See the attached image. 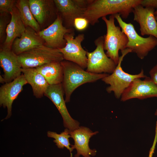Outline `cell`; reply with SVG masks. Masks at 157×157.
Segmentation results:
<instances>
[{"label": "cell", "instance_id": "cell-1", "mask_svg": "<svg viewBox=\"0 0 157 157\" xmlns=\"http://www.w3.org/2000/svg\"><path fill=\"white\" fill-rule=\"evenodd\" d=\"M141 0H90L83 15L89 24L94 25L99 19L110 15L118 14L127 18L133 8Z\"/></svg>", "mask_w": 157, "mask_h": 157}, {"label": "cell", "instance_id": "cell-2", "mask_svg": "<svg viewBox=\"0 0 157 157\" xmlns=\"http://www.w3.org/2000/svg\"><path fill=\"white\" fill-rule=\"evenodd\" d=\"M61 63L63 71L62 84L65 96V101L67 103L70 101L72 94L80 86L95 82L109 75L89 72L77 64L69 61L64 60Z\"/></svg>", "mask_w": 157, "mask_h": 157}, {"label": "cell", "instance_id": "cell-3", "mask_svg": "<svg viewBox=\"0 0 157 157\" xmlns=\"http://www.w3.org/2000/svg\"><path fill=\"white\" fill-rule=\"evenodd\" d=\"M122 31L126 35L128 40L126 48L130 49L141 59L157 46V38L152 35L144 38L140 35L133 25L123 21L120 14L113 15Z\"/></svg>", "mask_w": 157, "mask_h": 157}, {"label": "cell", "instance_id": "cell-4", "mask_svg": "<svg viewBox=\"0 0 157 157\" xmlns=\"http://www.w3.org/2000/svg\"><path fill=\"white\" fill-rule=\"evenodd\" d=\"M101 19L106 24L107 30L106 34L103 36L104 49L106 51V53L108 57L117 65L119 57V51L126 48L128 38L120 27L115 25L113 15H110L108 19L106 17Z\"/></svg>", "mask_w": 157, "mask_h": 157}, {"label": "cell", "instance_id": "cell-5", "mask_svg": "<svg viewBox=\"0 0 157 157\" xmlns=\"http://www.w3.org/2000/svg\"><path fill=\"white\" fill-rule=\"evenodd\" d=\"M121 52L122 55L119 57L118 63L113 72L101 79L102 81L109 85L106 88L107 92L109 93L113 92L117 99L121 97L124 91L135 79L147 77L142 69L139 73L135 75L124 72L121 67L122 62L124 57L132 51L130 49L126 48Z\"/></svg>", "mask_w": 157, "mask_h": 157}, {"label": "cell", "instance_id": "cell-6", "mask_svg": "<svg viewBox=\"0 0 157 157\" xmlns=\"http://www.w3.org/2000/svg\"><path fill=\"white\" fill-rule=\"evenodd\" d=\"M22 68H36L44 64L64 60L63 55L58 49L43 44L18 55Z\"/></svg>", "mask_w": 157, "mask_h": 157}, {"label": "cell", "instance_id": "cell-7", "mask_svg": "<svg viewBox=\"0 0 157 157\" xmlns=\"http://www.w3.org/2000/svg\"><path fill=\"white\" fill-rule=\"evenodd\" d=\"M94 43L96 47L95 49L91 52L87 51L86 71L96 74L112 73L117 65L104 52V36L98 37Z\"/></svg>", "mask_w": 157, "mask_h": 157}, {"label": "cell", "instance_id": "cell-8", "mask_svg": "<svg viewBox=\"0 0 157 157\" xmlns=\"http://www.w3.org/2000/svg\"><path fill=\"white\" fill-rule=\"evenodd\" d=\"M74 35V31L66 34L64 36L66 41V45L59 49L64 60L75 63L84 69L87 67V51L81 46L85 39L84 35L79 34L75 38Z\"/></svg>", "mask_w": 157, "mask_h": 157}, {"label": "cell", "instance_id": "cell-9", "mask_svg": "<svg viewBox=\"0 0 157 157\" xmlns=\"http://www.w3.org/2000/svg\"><path fill=\"white\" fill-rule=\"evenodd\" d=\"M90 0H54L58 14L66 28H74L75 19L83 17Z\"/></svg>", "mask_w": 157, "mask_h": 157}, {"label": "cell", "instance_id": "cell-10", "mask_svg": "<svg viewBox=\"0 0 157 157\" xmlns=\"http://www.w3.org/2000/svg\"><path fill=\"white\" fill-rule=\"evenodd\" d=\"M74 31V28L68 29L64 26L60 16L58 14L55 20L48 27L40 31L38 33L45 42L46 46L59 49L64 47L66 45L65 35Z\"/></svg>", "mask_w": 157, "mask_h": 157}, {"label": "cell", "instance_id": "cell-11", "mask_svg": "<svg viewBox=\"0 0 157 157\" xmlns=\"http://www.w3.org/2000/svg\"><path fill=\"white\" fill-rule=\"evenodd\" d=\"M64 94L62 83L49 85L44 94V95L53 103L60 114L64 126L72 131L79 127V123L72 118L68 112L64 98Z\"/></svg>", "mask_w": 157, "mask_h": 157}, {"label": "cell", "instance_id": "cell-12", "mask_svg": "<svg viewBox=\"0 0 157 157\" xmlns=\"http://www.w3.org/2000/svg\"><path fill=\"white\" fill-rule=\"evenodd\" d=\"M157 97V85L150 77H146L144 80L135 79L124 91L121 101H124L134 98L143 99Z\"/></svg>", "mask_w": 157, "mask_h": 157}, {"label": "cell", "instance_id": "cell-13", "mask_svg": "<svg viewBox=\"0 0 157 157\" xmlns=\"http://www.w3.org/2000/svg\"><path fill=\"white\" fill-rule=\"evenodd\" d=\"M27 83L22 73L13 81L5 83L0 87V105L4 108H6L7 110V114L5 119L11 117L13 103L23 90L24 86Z\"/></svg>", "mask_w": 157, "mask_h": 157}, {"label": "cell", "instance_id": "cell-14", "mask_svg": "<svg viewBox=\"0 0 157 157\" xmlns=\"http://www.w3.org/2000/svg\"><path fill=\"white\" fill-rule=\"evenodd\" d=\"M152 7H144L140 4L133 9L134 21L139 24L141 35H152L157 38V22Z\"/></svg>", "mask_w": 157, "mask_h": 157}, {"label": "cell", "instance_id": "cell-15", "mask_svg": "<svg viewBox=\"0 0 157 157\" xmlns=\"http://www.w3.org/2000/svg\"><path fill=\"white\" fill-rule=\"evenodd\" d=\"M98 133L97 131L93 132L89 128L84 126H79L72 131H69L71 137L74 141V144L71 145V147L77 151L75 157H79L81 155L84 157H91L96 154L95 149H91L89 146L90 138Z\"/></svg>", "mask_w": 157, "mask_h": 157}, {"label": "cell", "instance_id": "cell-16", "mask_svg": "<svg viewBox=\"0 0 157 157\" xmlns=\"http://www.w3.org/2000/svg\"><path fill=\"white\" fill-rule=\"evenodd\" d=\"M0 65L5 83L10 82L22 74V66L18 56L12 50L1 49L0 51Z\"/></svg>", "mask_w": 157, "mask_h": 157}, {"label": "cell", "instance_id": "cell-17", "mask_svg": "<svg viewBox=\"0 0 157 157\" xmlns=\"http://www.w3.org/2000/svg\"><path fill=\"white\" fill-rule=\"evenodd\" d=\"M44 41L38 33L29 27H27L19 38L14 41L12 50L17 56L20 54L44 44Z\"/></svg>", "mask_w": 157, "mask_h": 157}, {"label": "cell", "instance_id": "cell-18", "mask_svg": "<svg viewBox=\"0 0 157 157\" xmlns=\"http://www.w3.org/2000/svg\"><path fill=\"white\" fill-rule=\"evenodd\" d=\"M10 13L11 18L7 25L6 38L1 49H3L12 50L14 41L21 37L26 28L21 19L18 10L15 6Z\"/></svg>", "mask_w": 157, "mask_h": 157}, {"label": "cell", "instance_id": "cell-19", "mask_svg": "<svg viewBox=\"0 0 157 157\" xmlns=\"http://www.w3.org/2000/svg\"><path fill=\"white\" fill-rule=\"evenodd\" d=\"M22 72L31 86L34 96L37 98L42 97L49 85L44 76L35 68H22Z\"/></svg>", "mask_w": 157, "mask_h": 157}, {"label": "cell", "instance_id": "cell-20", "mask_svg": "<svg viewBox=\"0 0 157 157\" xmlns=\"http://www.w3.org/2000/svg\"><path fill=\"white\" fill-rule=\"evenodd\" d=\"M29 2L31 11L39 24H43L50 15H58L53 0H29Z\"/></svg>", "mask_w": 157, "mask_h": 157}, {"label": "cell", "instance_id": "cell-21", "mask_svg": "<svg viewBox=\"0 0 157 157\" xmlns=\"http://www.w3.org/2000/svg\"><path fill=\"white\" fill-rule=\"evenodd\" d=\"M35 68L44 76L49 85L62 83L63 71L61 62L47 63Z\"/></svg>", "mask_w": 157, "mask_h": 157}, {"label": "cell", "instance_id": "cell-22", "mask_svg": "<svg viewBox=\"0 0 157 157\" xmlns=\"http://www.w3.org/2000/svg\"><path fill=\"white\" fill-rule=\"evenodd\" d=\"M15 6L18 10L21 19L26 27L31 28L37 33L40 31L39 24L31 11L29 0L17 1Z\"/></svg>", "mask_w": 157, "mask_h": 157}, {"label": "cell", "instance_id": "cell-23", "mask_svg": "<svg viewBox=\"0 0 157 157\" xmlns=\"http://www.w3.org/2000/svg\"><path fill=\"white\" fill-rule=\"evenodd\" d=\"M68 129H65L64 131L60 134H58L55 132L48 131L47 132V135L49 137L54 138L53 141L56 143L59 149H63L64 147L69 150L70 153V157H72V151L73 150L69 142V138L71 137Z\"/></svg>", "mask_w": 157, "mask_h": 157}, {"label": "cell", "instance_id": "cell-24", "mask_svg": "<svg viewBox=\"0 0 157 157\" xmlns=\"http://www.w3.org/2000/svg\"><path fill=\"white\" fill-rule=\"evenodd\" d=\"M17 1L14 0H0L1 13L10 12L15 6Z\"/></svg>", "mask_w": 157, "mask_h": 157}, {"label": "cell", "instance_id": "cell-25", "mask_svg": "<svg viewBox=\"0 0 157 157\" xmlns=\"http://www.w3.org/2000/svg\"><path fill=\"white\" fill-rule=\"evenodd\" d=\"M89 24L88 20L83 17L76 18L74 21V27L77 30L81 31L85 30Z\"/></svg>", "mask_w": 157, "mask_h": 157}, {"label": "cell", "instance_id": "cell-26", "mask_svg": "<svg viewBox=\"0 0 157 157\" xmlns=\"http://www.w3.org/2000/svg\"><path fill=\"white\" fill-rule=\"evenodd\" d=\"M140 4L144 7H152L157 9V0H141Z\"/></svg>", "mask_w": 157, "mask_h": 157}, {"label": "cell", "instance_id": "cell-27", "mask_svg": "<svg viewBox=\"0 0 157 157\" xmlns=\"http://www.w3.org/2000/svg\"><path fill=\"white\" fill-rule=\"evenodd\" d=\"M6 19L2 17H0V40H2L5 33L7 26H6Z\"/></svg>", "mask_w": 157, "mask_h": 157}, {"label": "cell", "instance_id": "cell-28", "mask_svg": "<svg viewBox=\"0 0 157 157\" xmlns=\"http://www.w3.org/2000/svg\"><path fill=\"white\" fill-rule=\"evenodd\" d=\"M157 143V124L156 123L155 135L154 140L149 151L148 157H152Z\"/></svg>", "mask_w": 157, "mask_h": 157}, {"label": "cell", "instance_id": "cell-29", "mask_svg": "<svg viewBox=\"0 0 157 157\" xmlns=\"http://www.w3.org/2000/svg\"><path fill=\"white\" fill-rule=\"evenodd\" d=\"M149 73L150 78L157 85V64L150 70Z\"/></svg>", "mask_w": 157, "mask_h": 157}, {"label": "cell", "instance_id": "cell-30", "mask_svg": "<svg viewBox=\"0 0 157 157\" xmlns=\"http://www.w3.org/2000/svg\"><path fill=\"white\" fill-rule=\"evenodd\" d=\"M0 82L1 83H3V84L6 83L4 78L1 75L0 76Z\"/></svg>", "mask_w": 157, "mask_h": 157}, {"label": "cell", "instance_id": "cell-31", "mask_svg": "<svg viewBox=\"0 0 157 157\" xmlns=\"http://www.w3.org/2000/svg\"><path fill=\"white\" fill-rule=\"evenodd\" d=\"M155 115L157 116V109H156L155 113ZM156 124H157V121L156 122Z\"/></svg>", "mask_w": 157, "mask_h": 157}, {"label": "cell", "instance_id": "cell-32", "mask_svg": "<svg viewBox=\"0 0 157 157\" xmlns=\"http://www.w3.org/2000/svg\"><path fill=\"white\" fill-rule=\"evenodd\" d=\"M154 14L155 15H157V9L155 10V11L154 12Z\"/></svg>", "mask_w": 157, "mask_h": 157}, {"label": "cell", "instance_id": "cell-33", "mask_svg": "<svg viewBox=\"0 0 157 157\" xmlns=\"http://www.w3.org/2000/svg\"><path fill=\"white\" fill-rule=\"evenodd\" d=\"M155 15L156 19L157 22V15Z\"/></svg>", "mask_w": 157, "mask_h": 157}]
</instances>
